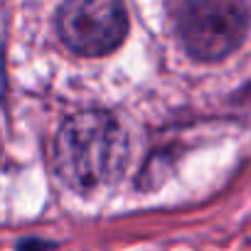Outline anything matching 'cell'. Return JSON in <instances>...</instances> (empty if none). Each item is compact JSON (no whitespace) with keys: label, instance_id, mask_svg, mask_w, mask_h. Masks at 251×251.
<instances>
[{"label":"cell","instance_id":"6da1fadb","mask_svg":"<svg viewBox=\"0 0 251 251\" xmlns=\"http://www.w3.org/2000/svg\"><path fill=\"white\" fill-rule=\"evenodd\" d=\"M131 158L128 136L108 111L86 108L67 116L52 138L50 160L54 177L76 195L113 185Z\"/></svg>","mask_w":251,"mask_h":251},{"label":"cell","instance_id":"3957f363","mask_svg":"<svg viewBox=\"0 0 251 251\" xmlns=\"http://www.w3.org/2000/svg\"><path fill=\"white\" fill-rule=\"evenodd\" d=\"M57 35L79 57H106L128 37V13L123 0H64L57 10Z\"/></svg>","mask_w":251,"mask_h":251},{"label":"cell","instance_id":"7a4b0ae2","mask_svg":"<svg viewBox=\"0 0 251 251\" xmlns=\"http://www.w3.org/2000/svg\"><path fill=\"white\" fill-rule=\"evenodd\" d=\"M251 27L246 0H182L177 37L195 62H222L241 47Z\"/></svg>","mask_w":251,"mask_h":251},{"label":"cell","instance_id":"277c9868","mask_svg":"<svg viewBox=\"0 0 251 251\" xmlns=\"http://www.w3.org/2000/svg\"><path fill=\"white\" fill-rule=\"evenodd\" d=\"M47 249H52V244L42 239H23L18 244V251H47Z\"/></svg>","mask_w":251,"mask_h":251}]
</instances>
